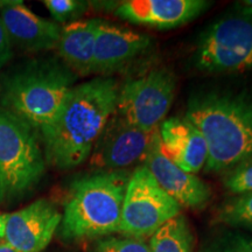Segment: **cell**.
I'll list each match as a JSON object with an SVG mask.
<instances>
[{
    "mask_svg": "<svg viewBox=\"0 0 252 252\" xmlns=\"http://www.w3.org/2000/svg\"><path fill=\"white\" fill-rule=\"evenodd\" d=\"M181 207L158 185L145 165L130 176L122 209L119 234L143 239L180 215Z\"/></svg>",
    "mask_w": 252,
    "mask_h": 252,
    "instance_id": "obj_7",
    "label": "cell"
},
{
    "mask_svg": "<svg viewBox=\"0 0 252 252\" xmlns=\"http://www.w3.org/2000/svg\"><path fill=\"white\" fill-rule=\"evenodd\" d=\"M0 19L12 46L25 52L56 49L62 26L32 12L23 1H11L0 9Z\"/></svg>",
    "mask_w": 252,
    "mask_h": 252,
    "instance_id": "obj_14",
    "label": "cell"
},
{
    "mask_svg": "<svg viewBox=\"0 0 252 252\" xmlns=\"http://www.w3.org/2000/svg\"><path fill=\"white\" fill-rule=\"evenodd\" d=\"M150 248L152 252H194L187 219L180 214L165 223L151 236Z\"/></svg>",
    "mask_w": 252,
    "mask_h": 252,
    "instance_id": "obj_17",
    "label": "cell"
},
{
    "mask_svg": "<svg viewBox=\"0 0 252 252\" xmlns=\"http://www.w3.org/2000/svg\"><path fill=\"white\" fill-rule=\"evenodd\" d=\"M191 63L206 74L252 69V8L241 2L216 19L196 41Z\"/></svg>",
    "mask_w": 252,
    "mask_h": 252,
    "instance_id": "obj_5",
    "label": "cell"
},
{
    "mask_svg": "<svg viewBox=\"0 0 252 252\" xmlns=\"http://www.w3.org/2000/svg\"><path fill=\"white\" fill-rule=\"evenodd\" d=\"M77 77L56 58L30 60L5 77L0 106L40 132L58 117Z\"/></svg>",
    "mask_w": 252,
    "mask_h": 252,
    "instance_id": "obj_3",
    "label": "cell"
},
{
    "mask_svg": "<svg viewBox=\"0 0 252 252\" xmlns=\"http://www.w3.org/2000/svg\"><path fill=\"white\" fill-rule=\"evenodd\" d=\"M12 58H13V46L0 19V68L4 67Z\"/></svg>",
    "mask_w": 252,
    "mask_h": 252,
    "instance_id": "obj_23",
    "label": "cell"
},
{
    "mask_svg": "<svg viewBox=\"0 0 252 252\" xmlns=\"http://www.w3.org/2000/svg\"><path fill=\"white\" fill-rule=\"evenodd\" d=\"M204 0H127L116 5V17L159 30L180 27L209 7Z\"/></svg>",
    "mask_w": 252,
    "mask_h": 252,
    "instance_id": "obj_13",
    "label": "cell"
},
{
    "mask_svg": "<svg viewBox=\"0 0 252 252\" xmlns=\"http://www.w3.org/2000/svg\"><path fill=\"white\" fill-rule=\"evenodd\" d=\"M130 176L125 169L97 171L75 181L64 203L62 237L67 241H83L119 232Z\"/></svg>",
    "mask_w": 252,
    "mask_h": 252,
    "instance_id": "obj_4",
    "label": "cell"
},
{
    "mask_svg": "<svg viewBox=\"0 0 252 252\" xmlns=\"http://www.w3.org/2000/svg\"><path fill=\"white\" fill-rule=\"evenodd\" d=\"M158 185L180 207L203 209L212 198V190L195 174L179 168L163 154L158 128L153 131L144 159Z\"/></svg>",
    "mask_w": 252,
    "mask_h": 252,
    "instance_id": "obj_10",
    "label": "cell"
},
{
    "mask_svg": "<svg viewBox=\"0 0 252 252\" xmlns=\"http://www.w3.org/2000/svg\"><path fill=\"white\" fill-rule=\"evenodd\" d=\"M46 172L37 131L0 106V180L6 197L26 193Z\"/></svg>",
    "mask_w": 252,
    "mask_h": 252,
    "instance_id": "obj_6",
    "label": "cell"
},
{
    "mask_svg": "<svg viewBox=\"0 0 252 252\" xmlns=\"http://www.w3.org/2000/svg\"><path fill=\"white\" fill-rule=\"evenodd\" d=\"M6 198V195H5V190H4V187H2V184H1V180H0V203L2 202Z\"/></svg>",
    "mask_w": 252,
    "mask_h": 252,
    "instance_id": "obj_26",
    "label": "cell"
},
{
    "mask_svg": "<svg viewBox=\"0 0 252 252\" xmlns=\"http://www.w3.org/2000/svg\"><path fill=\"white\" fill-rule=\"evenodd\" d=\"M5 237V215L0 214V242Z\"/></svg>",
    "mask_w": 252,
    "mask_h": 252,
    "instance_id": "obj_24",
    "label": "cell"
},
{
    "mask_svg": "<svg viewBox=\"0 0 252 252\" xmlns=\"http://www.w3.org/2000/svg\"><path fill=\"white\" fill-rule=\"evenodd\" d=\"M94 252H152L143 239L132 237H105L94 244Z\"/></svg>",
    "mask_w": 252,
    "mask_h": 252,
    "instance_id": "obj_22",
    "label": "cell"
},
{
    "mask_svg": "<svg viewBox=\"0 0 252 252\" xmlns=\"http://www.w3.org/2000/svg\"><path fill=\"white\" fill-rule=\"evenodd\" d=\"M241 4H243L244 6H248V7L252 8V0H245V1H242Z\"/></svg>",
    "mask_w": 252,
    "mask_h": 252,
    "instance_id": "obj_27",
    "label": "cell"
},
{
    "mask_svg": "<svg viewBox=\"0 0 252 252\" xmlns=\"http://www.w3.org/2000/svg\"><path fill=\"white\" fill-rule=\"evenodd\" d=\"M185 118L207 143L206 172L224 174L252 158V94L249 91H200L188 99Z\"/></svg>",
    "mask_w": 252,
    "mask_h": 252,
    "instance_id": "obj_2",
    "label": "cell"
},
{
    "mask_svg": "<svg viewBox=\"0 0 252 252\" xmlns=\"http://www.w3.org/2000/svg\"><path fill=\"white\" fill-rule=\"evenodd\" d=\"M56 24L77 21L89 8V1L83 0H45L42 1Z\"/></svg>",
    "mask_w": 252,
    "mask_h": 252,
    "instance_id": "obj_20",
    "label": "cell"
},
{
    "mask_svg": "<svg viewBox=\"0 0 252 252\" xmlns=\"http://www.w3.org/2000/svg\"><path fill=\"white\" fill-rule=\"evenodd\" d=\"M216 220L231 228L252 231V193L235 195L225 200L217 212Z\"/></svg>",
    "mask_w": 252,
    "mask_h": 252,
    "instance_id": "obj_18",
    "label": "cell"
},
{
    "mask_svg": "<svg viewBox=\"0 0 252 252\" xmlns=\"http://www.w3.org/2000/svg\"><path fill=\"white\" fill-rule=\"evenodd\" d=\"M100 19L77 20L62 27L58 49L60 59L77 76L93 74L94 42Z\"/></svg>",
    "mask_w": 252,
    "mask_h": 252,
    "instance_id": "obj_16",
    "label": "cell"
},
{
    "mask_svg": "<svg viewBox=\"0 0 252 252\" xmlns=\"http://www.w3.org/2000/svg\"><path fill=\"white\" fill-rule=\"evenodd\" d=\"M176 78L167 68L151 69L119 88L117 111L139 130L152 133L171 109Z\"/></svg>",
    "mask_w": 252,
    "mask_h": 252,
    "instance_id": "obj_8",
    "label": "cell"
},
{
    "mask_svg": "<svg viewBox=\"0 0 252 252\" xmlns=\"http://www.w3.org/2000/svg\"><path fill=\"white\" fill-rule=\"evenodd\" d=\"M62 215L46 198L12 214H5V242L17 252H41L61 224Z\"/></svg>",
    "mask_w": 252,
    "mask_h": 252,
    "instance_id": "obj_11",
    "label": "cell"
},
{
    "mask_svg": "<svg viewBox=\"0 0 252 252\" xmlns=\"http://www.w3.org/2000/svg\"><path fill=\"white\" fill-rule=\"evenodd\" d=\"M223 186L235 195L252 193V158L226 171L223 175Z\"/></svg>",
    "mask_w": 252,
    "mask_h": 252,
    "instance_id": "obj_21",
    "label": "cell"
},
{
    "mask_svg": "<svg viewBox=\"0 0 252 252\" xmlns=\"http://www.w3.org/2000/svg\"><path fill=\"white\" fill-rule=\"evenodd\" d=\"M202 252H252V237L239 231H223L209 239Z\"/></svg>",
    "mask_w": 252,
    "mask_h": 252,
    "instance_id": "obj_19",
    "label": "cell"
},
{
    "mask_svg": "<svg viewBox=\"0 0 252 252\" xmlns=\"http://www.w3.org/2000/svg\"><path fill=\"white\" fill-rule=\"evenodd\" d=\"M152 133L139 130L116 111L94 145L90 165L99 171H122L141 161Z\"/></svg>",
    "mask_w": 252,
    "mask_h": 252,
    "instance_id": "obj_9",
    "label": "cell"
},
{
    "mask_svg": "<svg viewBox=\"0 0 252 252\" xmlns=\"http://www.w3.org/2000/svg\"><path fill=\"white\" fill-rule=\"evenodd\" d=\"M0 252H17L13 248L9 245L7 242L1 241L0 242Z\"/></svg>",
    "mask_w": 252,
    "mask_h": 252,
    "instance_id": "obj_25",
    "label": "cell"
},
{
    "mask_svg": "<svg viewBox=\"0 0 252 252\" xmlns=\"http://www.w3.org/2000/svg\"><path fill=\"white\" fill-rule=\"evenodd\" d=\"M151 45L150 35L100 20L94 42L93 74L108 76L121 71L143 56Z\"/></svg>",
    "mask_w": 252,
    "mask_h": 252,
    "instance_id": "obj_12",
    "label": "cell"
},
{
    "mask_svg": "<svg viewBox=\"0 0 252 252\" xmlns=\"http://www.w3.org/2000/svg\"><path fill=\"white\" fill-rule=\"evenodd\" d=\"M158 132L163 154L182 171L194 174L206 166V140L201 132L185 117L166 119L159 125Z\"/></svg>",
    "mask_w": 252,
    "mask_h": 252,
    "instance_id": "obj_15",
    "label": "cell"
},
{
    "mask_svg": "<svg viewBox=\"0 0 252 252\" xmlns=\"http://www.w3.org/2000/svg\"><path fill=\"white\" fill-rule=\"evenodd\" d=\"M115 78L98 76L72 88L54 121L40 131L46 163L68 171L90 158L104 126L117 110Z\"/></svg>",
    "mask_w": 252,
    "mask_h": 252,
    "instance_id": "obj_1",
    "label": "cell"
}]
</instances>
